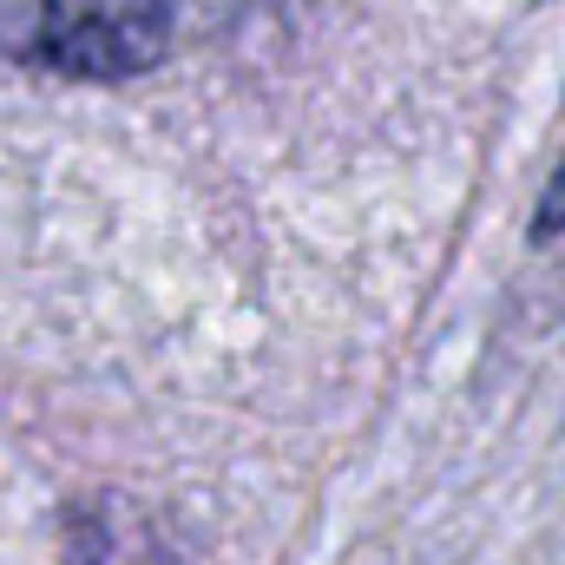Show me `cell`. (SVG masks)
Returning a JSON list of instances; mask_svg holds the SVG:
<instances>
[{
	"label": "cell",
	"mask_w": 565,
	"mask_h": 565,
	"mask_svg": "<svg viewBox=\"0 0 565 565\" xmlns=\"http://www.w3.org/2000/svg\"><path fill=\"white\" fill-rule=\"evenodd\" d=\"M171 46V0H0V60L53 79H139Z\"/></svg>",
	"instance_id": "1"
},
{
	"label": "cell",
	"mask_w": 565,
	"mask_h": 565,
	"mask_svg": "<svg viewBox=\"0 0 565 565\" xmlns=\"http://www.w3.org/2000/svg\"><path fill=\"white\" fill-rule=\"evenodd\" d=\"M565 231V158L559 171H553V184H546V198H540V217H533V237L546 244V237H559Z\"/></svg>",
	"instance_id": "2"
}]
</instances>
